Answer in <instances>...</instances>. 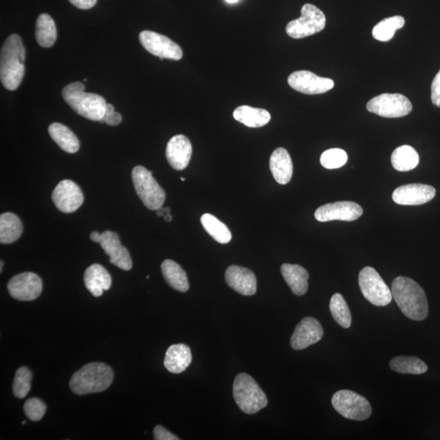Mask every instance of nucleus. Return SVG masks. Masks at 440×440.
Here are the masks:
<instances>
[{
    "label": "nucleus",
    "mask_w": 440,
    "mask_h": 440,
    "mask_svg": "<svg viewBox=\"0 0 440 440\" xmlns=\"http://www.w3.org/2000/svg\"><path fill=\"white\" fill-rule=\"evenodd\" d=\"M391 293L404 315L412 320L428 318L429 305L424 289L408 277L399 276L393 280Z\"/></svg>",
    "instance_id": "f257e3e1"
},
{
    "label": "nucleus",
    "mask_w": 440,
    "mask_h": 440,
    "mask_svg": "<svg viewBox=\"0 0 440 440\" xmlns=\"http://www.w3.org/2000/svg\"><path fill=\"white\" fill-rule=\"evenodd\" d=\"M25 50L19 35L8 37L1 48L0 78L4 87L14 91L24 77Z\"/></svg>",
    "instance_id": "f03ea898"
},
{
    "label": "nucleus",
    "mask_w": 440,
    "mask_h": 440,
    "mask_svg": "<svg viewBox=\"0 0 440 440\" xmlns=\"http://www.w3.org/2000/svg\"><path fill=\"white\" fill-rule=\"evenodd\" d=\"M113 371L109 365L95 362L85 365L74 373L69 381L70 389L74 394L85 395L102 393L113 381Z\"/></svg>",
    "instance_id": "7ed1b4c3"
},
{
    "label": "nucleus",
    "mask_w": 440,
    "mask_h": 440,
    "mask_svg": "<svg viewBox=\"0 0 440 440\" xmlns=\"http://www.w3.org/2000/svg\"><path fill=\"white\" fill-rule=\"evenodd\" d=\"M80 82L65 87L63 96L65 102L79 116L91 121L100 122L104 117L107 101L98 94H87Z\"/></svg>",
    "instance_id": "20e7f679"
},
{
    "label": "nucleus",
    "mask_w": 440,
    "mask_h": 440,
    "mask_svg": "<svg viewBox=\"0 0 440 440\" xmlns=\"http://www.w3.org/2000/svg\"><path fill=\"white\" fill-rule=\"evenodd\" d=\"M233 397L237 406L246 415H254L267 407L265 393L249 374L241 373L233 384Z\"/></svg>",
    "instance_id": "39448f33"
},
{
    "label": "nucleus",
    "mask_w": 440,
    "mask_h": 440,
    "mask_svg": "<svg viewBox=\"0 0 440 440\" xmlns=\"http://www.w3.org/2000/svg\"><path fill=\"white\" fill-rule=\"evenodd\" d=\"M132 180L136 193L148 209L157 210L164 206L166 192L153 177L152 171L142 166H135L132 170Z\"/></svg>",
    "instance_id": "423d86ee"
},
{
    "label": "nucleus",
    "mask_w": 440,
    "mask_h": 440,
    "mask_svg": "<svg viewBox=\"0 0 440 440\" xmlns=\"http://www.w3.org/2000/svg\"><path fill=\"white\" fill-rule=\"evenodd\" d=\"M325 25L324 12L314 4L306 3L302 8L301 16L289 22L285 30L289 37L298 39L322 32Z\"/></svg>",
    "instance_id": "0eeeda50"
},
{
    "label": "nucleus",
    "mask_w": 440,
    "mask_h": 440,
    "mask_svg": "<svg viewBox=\"0 0 440 440\" xmlns=\"http://www.w3.org/2000/svg\"><path fill=\"white\" fill-rule=\"evenodd\" d=\"M333 407L342 417L355 421L367 420L372 415L371 404L354 391L341 390L332 398Z\"/></svg>",
    "instance_id": "6e6552de"
},
{
    "label": "nucleus",
    "mask_w": 440,
    "mask_h": 440,
    "mask_svg": "<svg viewBox=\"0 0 440 440\" xmlns=\"http://www.w3.org/2000/svg\"><path fill=\"white\" fill-rule=\"evenodd\" d=\"M360 290L365 298L373 305L385 307L393 300V293L378 272L366 267L359 274Z\"/></svg>",
    "instance_id": "1a4fd4ad"
},
{
    "label": "nucleus",
    "mask_w": 440,
    "mask_h": 440,
    "mask_svg": "<svg viewBox=\"0 0 440 440\" xmlns=\"http://www.w3.org/2000/svg\"><path fill=\"white\" fill-rule=\"evenodd\" d=\"M367 109L378 116L395 118L408 116L412 111V105L404 95L385 94L369 100Z\"/></svg>",
    "instance_id": "9d476101"
},
{
    "label": "nucleus",
    "mask_w": 440,
    "mask_h": 440,
    "mask_svg": "<svg viewBox=\"0 0 440 440\" xmlns=\"http://www.w3.org/2000/svg\"><path fill=\"white\" fill-rule=\"evenodd\" d=\"M92 241L98 242L109 255V262L122 270L129 271L132 267V261L129 250L121 244L120 236L116 232L104 231L102 233H91Z\"/></svg>",
    "instance_id": "9b49d317"
},
{
    "label": "nucleus",
    "mask_w": 440,
    "mask_h": 440,
    "mask_svg": "<svg viewBox=\"0 0 440 440\" xmlns=\"http://www.w3.org/2000/svg\"><path fill=\"white\" fill-rule=\"evenodd\" d=\"M140 41L142 46L153 56L160 57L161 60L170 59L179 60L182 59V48L164 35L144 30L140 34Z\"/></svg>",
    "instance_id": "f8f14e48"
},
{
    "label": "nucleus",
    "mask_w": 440,
    "mask_h": 440,
    "mask_svg": "<svg viewBox=\"0 0 440 440\" xmlns=\"http://www.w3.org/2000/svg\"><path fill=\"white\" fill-rule=\"evenodd\" d=\"M10 296L20 301H32L41 296L43 283L34 272H22L13 276L8 284Z\"/></svg>",
    "instance_id": "ddd939ff"
},
{
    "label": "nucleus",
    "mask_w": 440,
    "mask_h": 440,
    "mask_svg": "<svg viewBox=\"0 0 440 440\" xmlns=\"http://www.w3.org/2000/svg\"><path fill=\"white\" fill-rule=\"evenodd\" d=\"M288 83L293 89L307 95L323 94L333 89L334 87L332 79L319 77L307 70H300L290 74Z\"/></svg>",
    "instance_id": "4468645a"
},
{
    "label": "nucleus",
    "mask_w": 440,
    "mask_h": 440,
    "mask_svg": "<svg viewBox=\"0 0 440 440\" xmlns=\"http://www.w3.org/2000/svg\"><path fill=\"white\" fill-rule=\"evenodd\" d=\"M363 214L362 206L353 201H337L320 206L316 210L315 218L319 222L340 221L351 222Z\"/></svg>",
    "instance_id": "2eb2a0df"
},
{
    "label": "nucleus",
    "mask_w": 440,
    "mask_h": 440,
    "mask_svg": "<svg viewBox=\"0 0 440 440\" xmlns=\"http://www.w3.org/2000/svg\"><path fill=\"white\" fill-rule=\"evenodd\" d=\"M52 199L61 212L70 214L80 208L85 198L80 188L76 183L65 179L54 188Z\"/></svg>",
    "instance_id": "dca6fc26"
},
{
    "label": "nucleus",
    "mask_w": 440,
    "mask_h": 440,
    "mask_svg": "<svg viewBox=\"0 0 440 440\" xmlns=\"http://www.w3.org/2000/svg\"><path fill=\"white\" fill-rule=\"evenodd\" d=\"M437 195L432 186L422 184H409L395 189L393 199L399 205L419 206L428 204Z\"/></svg>",
    "instance_id": "f3484780"
},
{
    "label": "nucleus",
    "mask_w": 440,
    "mask_h": 440,
    "mask_svg": "<svg viewBox=\"0 0 440 440\" xmlns=\"http://www.w3.org/2000/svg\"><path fill=\"white\" fill-rule=\"evenodd\" d=\"M324 330L318 320L312 318L302 319L297 324L290 340V344L294 350H303L321 340Z\"/></svg>",
    "instance_id": "a211bd4d"
},
{
    "label": "nucleus",
    "mask_w": 440,
    "mask_h": 440,
    "mask_svg": "<svg viewBox=\"0 0 440 440\" xmlns=\"http://www.w3.org/2000/svg\"><path fill=\"white\" fill-rule=\"evenodd\" d=\"M228 286L245 296H252L257 292V279L254 272L246 267L232 265L226 272Z\"/></svg>",
    "instance_id": "6ab92c4d"
},
{
    "label": "nucleus",
    "mask_w": 440,
    "mask_h": 440,
    "mask_svg": "<svg viewBox=\"0 0 440 440\" xmlns=\"http://www.w3.org/2000/svg\"><path fill=\"white\" fill-rule=\"evenodd\" d=\"M192 147L186 135H177L170 140L166 145L167 161L176 170L186 169L191 160Z\"/></svg>",
    "instance_id": "aec40b11"
},
{
    "label": "nucleus",
    "mask_w": 440,
    "mask_h": 440,
    "mask_svg": "<svg viewBox=\"0 0 440 440\" xmlns=\"http://www.w3.org/2000/svg\"><path fill=\"white\" fill-rule=\"evenodd\" d=\"M85 284L94 297L102 296L104 292H107L111 287L112 278L108 271L100 264H92L85 271Z\"/></svg>",
    "instance_id": "412c9836"
},
{
    "label": "nucleus",
    "mask_w": 440,
    "mask_h": 440,
    "mask_svg": "<svg viewBox=\"0 0 440 440\" xmlns=\"http://www.w3.org/2000/svg\"><path fill=\"white\" fill-rule=\"evenodd\" d=\"M270 170L277 183L286 184L290 182L293 175V162L285 148H276L272 153Z\"/></svg>",
    "instance_id": "4be33fe9"
},
{
    "label": "nucleus",
    "mask_w": 440,
    "mask_h": 440,
    "mask_svg": "<svg viewBox=\"0 0 440 440\" xmlns=\"http://www.w3.org/2000/svg\"><path fill=\"white\" fill-rule=\"evenodd\" d=\"M192 352L186 344L171 345L166 352L164 366L170 373H182L192 362Z\"/></svg>",
    "instance_id": "5701e85b"
},
{
    "label": "nucleus",
    "mask_w": 440,
    "mask_h": 440,
    "mask_svg": "<svg viewBox=\"0 0 440 440\" xmlns=\"http://www.w3.org/2000/svg\"><path fill=\"white\" fill-rule=\"evenodd\" d=\"M280 272L293 294L298 296H305L307 292V280L309 278V274L305 268L297 264L285 263L281 266Z\"/></svg>",
    "instance_id": "b1692460"
},
{
    "label": "nucleus",
    "mask_w": 440,
    "mask_h": 440,
    "mask_svg": "<svg viewBox=\"0 0 440 440\" xmlns=\"http://www.w3.org/2000/svg\"><path fill=\"white\" fill-rule=\"evenodd\" d=\"M233 117L237 122L249 127H262L271 120V114L266 109L253 108L248 105L237 107L233 112Z\"/></svg>",
    "instance_id": "393cba45"
},
{
    "label": "nucleus",
    "mask_w": 440,
    "mask_h": 440,
    "mask_svg": "<svg viewBox=\"0 0 440 440\" xmlns=\"http://www.w3.org/2000/svg\"><path fill=\"white\" fill-rule=\"evenodd\" d=\"M162 272L166 283L177 292L186 293L189 289L186 272L182 266L170 259L162 263Z\"/></svg>",
    "instance_id": "a878e982"
},
{
    "label": "nucleus",
    "mask_w": 440,
    "mask_h": 440,
    "mask_svg": "<svg viewBox=\"0 0 440 440\" xmlns=\"http://www.w3.org/2000/svg\"><path fill=\"white\" fill-rule=\"evenodd\" d=\"M48 132L54 142L66 153H76L78 151L80 145L77 136L67 126L54 122L48 127Z\"/></svg>",
    "instance_id": "bb28decb"
},
{
    "label": "nucleus",
    "mask_w": 440,
    "mask_h": 440,
    "mask_svg": "<svg viewBox=\"0 0 440 440\" xmlns=\"http://www.w3.org/2000/svg\"><path fill=\"white\" fill-rule=\"evenodd\" d=\"M23 227L21 219L16 214L8 212L0 217V242L7 245L20 239Z\"/></svg>",
    "instance_id": "cd10ccee"
},
{
    "label": "nucleus",
    "mask_w": 440,
    "mask_h": 440,
    "mask_svg": "<svg viewBox=\"0 0 440 440\" xmlns=\"http://www.w3.org/2000/svg\"><path fill=\"white\" fill-rule=\"evenodd\" d=\"M419 164V155L409 145H402L395 149L391 155V164L399 171L412 170Z\"/></svg>",
    "instance_id": "c85d7f7f"
},
{
    "label": "nucleus",
    "mask_w": 440,
    "mask_h": 440,
    "mask_svg": "<svg viewBox=\"0 0 440 440\" xmlns=\"http://www.w3.org/2000/svg\"><path fill=\"white\" fill-rule=\"evenodd\" d=\"M56 28L54 19L46 13L39 16L36 22V30H35V38L38 45L43 47L54 46L56 41Z\"/></svg>",
    "instance_id": "c756f323"
},
{
    "label": "nucleus",
    "mask_w": 440,
    "mask_h": 440,
    "mask_svg": "<svg viewBox=\"0 0 440 440\" xmlns=\"http://www.w3.org/2000/svg\"><path fill=\"white\" fill-rule=\"evenodd\" d=\"M204 230L213 239L220 244H227L232 240V233L228 228L217 217L210 214H204L201 218Z\"/></svg>",
    "instance_id": "7c9ffc66"
},
{
    "label": "nucleus",
    "mask_w": 440,
    "mask_h": 440,
    "mask_svg": "<svg viewBox=\"0 0 440 440\" xmlns=\"http://www.w3.org/2000/svg\"><path fill=\"white\" fill-rule=\"evenodd\" d=\"M390 367L404 374H424L428 371V365L415 356H397L390 360Z\"/></svg>",
    "instance_id": "2f4dec72"
},
{
    "label": "nucleus",
    "mask_w": 440,
    "mask_h": 440,
    "mask_svg": "<svg viewBox=\"0 0 440 440\" xmlns=\"http://www.w3.org/2000/svg\"><path fill=\"white\" fill-rule=\"evenodd\" d=\"M406 20L402 16H395L382 20L373 29V36L378 41H390L394 37L396 30L402 29Z\"/></svg>",
    "instance_id": "473e14b6"
},
{
    "label": "nucleus",
    "mask_w": 440,
    "mask_h": 440,
    "mask_svg": "<svg viewBox=\"0 0 440 440\" xmlns=\"http://www.w3.org/2000/svg\"><path fill=\"white\" fill-rule=\"evenodd\" d=\"M329 309L333 319L340 327L345 329H349L351 327V311L342 294H333L331 299H330Z\"/></svg>",
    "instance_id": "72a5a7b5"
},
{
    "label": "nucleus",
    "mask_w": 440,
    "mask_h": 440,
    "mask_svg": "<svg viewBox=\"0 0 440 440\" xmlns=\"http://www.w3.org/2000/svg\"><path fill=\"white\" fill-rule=\"evenodd\" d=\"M32 373L28 368L21 367L17 369L13 381V395L16 398L23 399L28 396L32 388Z\"/></svg>",
    "instance_id": "f704fd0d"
},
{
    "label": "nucleus",
    "mask_w": 440,
    "mask_h": 440,
    "mask_svg": "<svg viewBox=\"0 0 440 440\" xmlns=\"http://www.w3.org/2000/svg\"><path fill=\"white\" fill-rule=\"evenodd\" d=\"M347 162V154L341 148H331L324 152L320 157V164L327 169H338Z\"/></svg>",
    "instance_id": "c9c22d12"
},
{
    "label": "nucleus",
    "mask_w": 440,
    "mask_h": 440,
    "mask_svg": "<svg viewBox=\"0 0 440 440\" xmlns=\"http://www.w3.org/2000/svg\"><path fill=\"white\" fill-rule=\"evenodd\" d=\"M46 410V404L38 398H30L25 403L24 412L30 421H41Z\"/></svg>",
    "instance_id": "e433bc0d"
},
{
    "label": "nucleus",
    "mask_w": 440,
    "mask_h": 440,
    "mask_svg": "<svg viewBox=\"0 0 440 440\" xmlns=\"http://www.w3.org/2000/svg\"><path fill=\"white\" fill-rule=\"evenodd\" d=\"M122 122V116L120 113L114 111V107L111 104H107L104 117L100 121V123H107L109 126H117Z\"/></svg>",
    "instance_id": "4c0bfd02"
},
{
    "label": "nucleus",
    "mask_w": 440,
    "mask_h": 440,
    "mask_svg": "<svg viewBox=\"0 0 440 440\" xmlns=\"http://www.w3.org/2000/svg\"><path fill=\"white\" fill-rule=\"evenodd\" d=\"M431 101L435 107L440 108V69L431 85Z\"/></svg>",
    "instance_id": "58836bf2"
},
{
    "label": "nucleus",
    "mask_w": 440,
    "mask_h": 440,
    "mask_svg": "<svg viewBox=\"0 0 440 440\" xmlns=\"http://www.w3.org/2000/svg\"><path fill=\"white\" fill-rule=\"evenodd\" d=\"M153 438L156 440H179V438L170 433L164 426H157L153 430Z\"/></svg>",
    "instance_id": "ea45409f"
},
{
    "label": "nucleus",
    "mask_w": 440,
    "mask_h": 440,
    "mask_svg": "<svg viewBox=\"0 0 440 440\" xmlns=\"http://www.w3.org/2000/svg\"><path fill=\"white\" fill-rule=\"evenodd\" d=\"M69 1L79 10H86L94 8L98 0H69Z\"/></svg>",
    "instance_id": "a19ab883"
},
{
    "label": "nucleus",
    "mask_w": 440,
    "mask_h": 440,
    "mask_svg": "<svg viewBox=\"0 0 440 440\" xmlns=\"http://www.w3.org/2000/svg\"><path fill=\"white\" fill-rule=\"evenodd\" d=\"M170 213V208L168 206L166 208H162L157 210V215L160 217H164L165 214Z\"/></svg>",
    "instance_id": "79ce46f5"
},
{
    "label": "nucleus",
    "mask_w": 440,
    "mask_h": 440,
    "mask_svg": "<svg viewBox=\"0 0 440 440\" xmlns=\"http://www.w3.org/2000/svg\"><path fill=\"white\" fill-rule=\"evenodd\" d=\"M164 219L166 222H170L173 220V217H171L170 213L165 214Z\"/></svg>",
    "instance_id": "37998d69"
},
{
    "label": "nucleus",
    "mask_w": 440,
    "mask_h": 440,
    "mask_svg": "<svg viewBox=\"0 0 440 440\" xmlns=\"http://www.w3.org/2000/svg\"><path fill=\"white\" fill-rule=\"evenodd\" d=\"M226 1L228 3H235L236 2H239V0H226Z\"/></svg>",
    "instance_id": "c03bdc74"
},
{
    "label": "nucleus",
    "mask_w": 440,
    "mask_h": 440,
    "mask_svg": "<svg viewBox=\"0 0 440 440\" xmlns=\"http://www.w3.org/2000/svg\"><path fill=\"white\" fill-rule=\"evenodd\" d=\"M3 261H1V266H0V271H1V272L3 271Z\"/></svg>",
    "instance_id": "a18cd8bd"
},
{
    "label": "nucleus",
    "mask_w": 440,
    "mask_h": 440,
    "mask_svg": "<svg viewBox=\"0 0 440 440\" xmlns=\"http://www.w3.org/2000/svg\"><path fill=\"white\" fill-rule=\"evenodd\" d=\"M25 424H26V421H22V425H25Z\"/></svg>",
    "instance_id": "49530a36"
},
{
    "label": "nucleus",
    "mask_w": 440,
    "mask_h": 440,
    "mask_svg": "<svg viewBox=\"0 0 440 440\" xmlns=\"http://www.w3.org/2000/svg\"><path fill=\"white\" fill-rule=\"evenodd\" d=\"M182 182H184V180H186V179L184 178H182Z\"/></svg>",
    "instance_id": "de8ad7c7"
}]
</instances>
